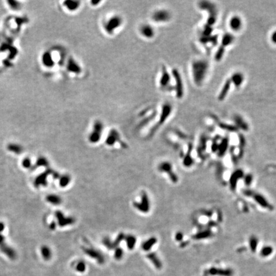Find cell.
Segmentation results:
<instances>
[{
  "mask_svg": "<svg viewBox=\"0 0 276 276\" xmlns=\"http://www.w3.org/2000/svg\"><path fill=\"white\" fill-rule=\"evenodd\" d=\"M209 70V63L203 59L195 60L191 65L192 75L196 85L201 86L204 83Z\"/></svg>",
  "mask_w": 276,
  "mask_h": 276,
  "instance_id": "obj_1",
  "label": "cell"
},
{
  "mask_svg": "<svg viewBox=\"0 0 276 276\" xmlns=\"http://www.w3.org/2000/svg\"><path fill=\"white\" fill-rule=\"evenodd\" d=\"M124 20L123 17L119 14H113L106 18L102 23L104 32L107 35L113 36L124 24Z\"/></svg>",
  "mask_w": 276,
  "mask_h": 276,
  "instance_id": "obj_2",
  "label": "cell"
},
{
  "mask_svg": "<svg viewBox=\"0 0 276 276\" xmlns=\"http://www.w3.org/2000/svg\"><path fill=\"white\" fill-rule=\"evenodd\" d=\"M172 111L173 106L169 102H165L162 104L160 113L158 115V119L150 131V136H152L160 128V127L165 124V122L169 118Z\"/></svg>",
  "mask_w": 276,
  "mask_h": 276,
  "instance_id": "obj_3",
  "label": "cell"
},
{
  "mask_svg": "<svg viewBox=\"0 0 276 276\" xmlns=\"http://www.w3.org/2000/svg\"><path fill=\"white\" fill-rule=\"evenodd\" d=\"M104 130V123L100 120H96L92 124L91 130L88 136V141L91 144H95L101 139Z\"/></svg>",
  "mask_w": 276,
  "mask_h": 276,
  "instance_id": "obj_4",
  "label": "cell"
},
{
  "mask_svg": "<svg viewBox=\"0 0 276 276\" xmlns=\"http://www.w3.org/2000/svg\"><path fill=\"white\" fill-rule=\"evenodd\" d=\"M243 193L245 196L253 198V199L256 202V203L258 204L262 208H267V209H268L269 210H272L274 209L273 206L270 204L267 199L261 194L255 193L253 191L249 189L244 190Z\"/></svg>",
  "mask_w": 276,
  "mask_h": 276,
  "instance_id": "obj_5",
  "label": "cell"
},
{
  "mask_svg": "<svg viewBox=\"0 0 276 276\" xmlns=\"http://www.w3.org/2000/svg\"><path fill=\"white\" fill-rule=\"evenodd\" d=\"M65 68L67 72L74 76L81 75L83 72V67L81 64L72 56L66 58Z\"/></svg>",
  "mask_w": 276,
  "mask_h": 276,
  "instance_id": "obj_6",
  "label": "cell"
},
{
  "mask_svg": "<svg viewBox=\"0 0 276 276\" xmlns=\"http://www.w3.org/2000/svg\"><path fill=\"white\" fill-rule=\"evenodd\" d=\"M171 75H172L175 81V85L173 89L175 91L176 97L178 99H181L183 98L184 94L183 83L182 76L179 70L176 68L173 69L171 71Z\"/></svg>",
  "mask_w": 276,
  "mask_h": 276,
  "instance_id": "obj_7",
  "label": "cell"
},
{
  "mask_svg": "<svg viewBox=\"0 0 276 276\" xmlns=\"http://www.w3.org/2000/svg\"><path fill=\"white\" fill-rule=\"evenodd\" d=\"M172 17L171 12L166 9H158L153 12L151 15V19L157 24L168 22Z\"/></svg>",
  "mask_w": 276,
  "mask_h": 276,
  "instance_id": "obj_8",
  "label": "cell"
},
{
  "mask_svg": "<svg viewBox=\"0 0 276 276\" xmlns=\"http://www.w3.org/2000/svg\"><path fill=\"white\" fill-rule=\"evenodd\" d=\"M105 143L109 146H113L116 143H119L121 147H124V148H127V144L124 141L121 140L119 132L117 130H116L115 128H112L109 132V134L105 140Z\"/></svg>",
  "mask_w": 276,
  "mask_h": 276,
  "instance_id": "obj_9",
  "label": "cell"
},
{
  "mask_svg": "<svg viewBox=\"0 0 276 276\" xmlns=\"http://www.w3.org/2000/svg\"><path fill=\"white\" fill-rule=\"evenodd\" d=\"M171 75L169 73L166 66H162L161 76L158 79V87L162 91H168L170 88Z\"/></svg>",
  "mask_w": 276,
  "mask_h": 276,
  "instance_id": "obj_10",
  "label": "cell"
},
{
  "mask_svg": "<svg viewBox=\"0 0 276 276\" xmlns=\"http://www.w3.org/2000/svg\"><path fill=\"white\" fill-rule=\"evenodd\" d=\"M134 206L136 208L139 212L143 213H148L150 210V203L148 195L146 193L143 191L141 196V201L134 202Z\"/></svg>",
  "mask_w": 276,
  "mask_h": 276,
  "instance_id": "obj_11",
  "label": "cell"
},
{
  "mask_svg": "<svg viewBox=\"0 0 276 276\" xmlns=\"http://www.w3.org/2000/svg\"><path fill=\"white\" fill-rule=\"evenodd\" d=\"M138 31L140 35L146 40H152L155 36V28L148 23H144L140 25Z\"/></svg>",
  "mask_w": 276,
  "mask_h": 276,
  "instance_id": "obj_12",
  "label": "cell"
},
{
  "mask_svg": "<svg viewBox=\"0 0 276 276\" xmlns=\"http://www.w3.org/2000/svg\"><path fill=\"white\" fill-rule=\"evenodd\" d=\"M158 169L161 172L167 173L169 176L171 181L173 183H176L179 181V178L173 171V165L169 162H162L158 165Z\"/></svg>",
  "mask_w": 276,
  "mask_h": 276,
  "instance_id": "obj_13",
  "label": "cell"
},
{
  "mask_svg": "<svg viewBox=\"0 0 276 276\" xmlns=\"http://www.w3.org/2000/svg\"><path fill=\"white\" fill-rule=\"evenodd\" d=\"M4 228V224L3 223H0V248L10 258L15 259L16 256L15 252L12 248L7 246V245L5 243V237L2 235V232L3 231Z\"/></svg>",
  "mask_w": 276,
  "mask_h": 276,
  "instance_id": "obj_14",
  "label": "cell"
},
{
  "mask_svg": "<svg viewBox=\"0 0 276 276\" xmlns=\"http://www.w3.org/2000/svg\"><path fill=\"white\" fill-rule=\"evenodd\" d=\"M244 173L242 169H237L233 173L230 179V188L232 191H236L238 182L244 177Z\"/></svg>",
  "mask_w": 276,
  "mask_h": 276,
  "instance_id": "obj_15",
  "label": "cell"
},
{
  "mask_svg": "<svg viewBox=\"0 0 276 276\" xmlns=\"http://www.w3.org/2000/svg\"><path fill=\"white\" fill-rule=\"evenodd\" d=\"M63 9L69 13H73L77 12L81 7V1H73V0H66L62 3Z\"/></svg>",
  "mask_w": 276,
  "mask_h": 276,
  "instance_id": "obj_16",
  "label": "cell"
},
{
  "mask_svg": "<svg viewBox=\"0 0 276 276\" xmlns=\"http://www.w3.org/2000/svg\"><path fill=\"white\" fill-rule=\"evenodd\" d=\"M42 62L48 69H52L56 65V61L51 51H46L42 54Z\"/></svg>",
  "mask_w": 276,
  "mask_h": 276,
  "instance_id": "obj_17",
  "label": "cell"
},
{
  "mask_svg": "<svg viewBox=\"0 0 276 276\" xmlns=\"http://www.w3.org/2000/svg\"><path fill=\"white\" fill-rule=\"evenodd\" d=\"M55 216H56L58 220L59 226L61 227L72 224L75 222L74 219L70 217H65L64 214L60 211L56 212V213H55Z\"/></svg>",
  "mask_w": 276,
  "mask_h": 276,
  "instance_id": "obj_18",
  "label": "cell"
},
{
  "mask_svg": "<svg viewBox=\"0 0 276 276\" xmlns=\"http://www.w3.org/2000/svg\"><path fill=\"white\" fill-rule=\"evenodd\" d=\"M199 7L202 10H205L209 12V17L216 18V7L214 4L209 2H201L199 3Z\"/></svg>",
  "mask_w": 276,
  "mask_h": 276,
  "instance_id": "obj_19",
  "label": "cell"
},
{
  "mask_svg": "<svg viewBox=\"0 0 276 276\" xmlns=\"http://www.w3.org/2000/svg\"><path fill=\"white\" fill-rule=\"evenodd\" d=\"M242 26L243 22L240 17L234 15L231 17L229 22V26L232 31L235 32H239L242 29Z\"/></svg>",
  "mask_w": 276,
  "mask_h": 276,
  "instance_id": "obj_20",
  "label": "cell"
},
{
  "mask_svg": "<svg viewBox=\"0 0 276 276\" xmlns=\"http://www.w3.org/2000/svg\"><path fill=\"white\" fill-rule=\"evenodd\" d=\"M231 82L230 81V78L227 79L226 81L224 83V84L223 86V88H222L221 90H220V93L218 95L217 99L219 101H223L226 99V96L228 95V94L229 93V91L231 88Z\"/></svg>",
  "mask_w": 276,
  "mask_h": 276,
  "instance_id": "obj_21",
  "label": "cell"
},
{
  "mask_svg": "<svg viewBox=\"0 0 276 276\" xmlns=\"http://www.w3.org/2000/svg\"><path fill=\"white\" fill-rule=\"evenodd\" d=\"M231 84H233L236 88H240L244 81V76L241 72H235L230 77Z\"/></svg>",
  "mask_w": 276,
  "mask_h": 276,
  "instance_id": "obj_22",
  "label": "cell"
},
{
  "mask_svg": "<svg viewBox=\"0 0 276 276\" xmlns=\"http://www.w3.org/2000/svg\"><path fill=\"white\" fill-rule=\"evenodd\" d=\"M53 171L52 170H48L46 173H42L37 178H36L35 181V186L36 187L39 186H46L47 185V177L49 174H53Z\"/></svg>",
  "mask_w": 276,
  "mask_h": 276,
  "instance_id": "obj_23",
  "label": "cell"
},
{
  "mask_svg": "<svg viewBox=\"0 0 276 276\" xmlns=\"http://www.w3.org/2000/svg\"><path fill=\"white\" fill-rule=\"evenodd\" d=\"M233 120L236 124L235 127L237 128H240V129L244 131H247L249 130V126L247 124L241 116L238 114L235 115L233 116Z\"/></svg>",
  "mask_w": 276,
  "mask_h": 276,
  "instance_id": "obj_24",
  "label": "cell"
},
{
  "mask_svg": "<svg viewBox=\"0 0 276 276\" xmlns=\"http://www.w3.org/2000/svg\"><path fill=\"white\" fill-rule=\"evenodd\" d=\"M235 40V36L233 35L231 33H226L223 36L221 40V44L220 46L222 47L226 48L228 46H230L233 44V42Z\"/></svg>",
  "mask_w": 276,
  "mask_h": 276,
  "instance_id": "obj_25",
  "label": "cell"
},
{
  "mask_svg": "<svg viewBox=\"0 0 276 276\" xmlns=\"http://www.w3.org/2000/svg\"><path fill=\"white\" fill-rule=\"evenodd\" d=\"M228 143H229V140L228 139L226 138L222 140V141L220 142V143L218 147V155L219 156H223L226 151L228 149Z\"/></svg>",
  "mask_w": 276,
  "mask_h": 276,
  "instance_id": "obj_26",
  "label": "cell"
},
{
  "mask_svg": "<svg viewBox=\"0 0 276 276\" xmlns=\"http://www.w3.org/2000/svg\"><path fill=\"white\" fill-rule=\"evenodd\" d=\"M84 252L89 254L91 257H95V258H97L100 261H103V257L101 255V254L98 252V251L94 248H88V247H85L83 249Z\"/></svg>",
  "mask_w": 276,
  "mask_h": 276,
  "instance_id": "obj_27",
  "label": "cell"
},
{
  "mask_svg": "<svg viewBox=\"0 0 276 276\" xmlns=\"http://www.w3.org/2000/svg\"><path fill=\"white\" fill-rule=\"evenodd\" d=\"M157 239L155 237H151L142 244L141 247L143 249L146 251L149 250L157 243Z\"/></svg>",
  "mask_w": 276,
  "mask_h": 276,
  "instance_id": "obj_28",
  "label": "cell"
},
{
  "mask_svg": "<svg viewBox=\"0 0 276 276\" xmlns=\"http://www.w3.org/2000/svg\"><path fill=\"white\" fill-rule=\"evenodd\" d=\"M46 200L54 205H58L61 203V199L59 196L54 195V194H50L48 195L46 197Z\"/></svg>",
  "mask_w": 276,
  "mask_h": 276,
  "instance_id": "obj_29",
  "label": "cell"
},
{
  "mask_svg": "<svg viewBox=\"0 0 276 276\" xmlns=\"http://www.w3.org/2000/svg\"><path fill=\"white\" fill-rule=\"evenodd\" d=\"M125 240L127 244V246L129 249H132L134 248L135 245L136 243V238L133 235H128L127 237H125Z\"/></svg>",
  "mask_w": 276,
  "mask_h": 276,
  "instance_id": "obj_30",
  "label": "cell"
},
{
  "mask_svg": "<svg viewBox=\"0 0 276 276\" xmlns=\"http://www.w3.org/2000/svg\"><path fill=\"white\" fill-rule=\"evenodd\" d=\"M192 150V145H189V150L187 153L186 156L183 159V165H185L186 166L189 167L191 166V165L193 164V158L191 156V152Z\"/></svg>",
  "mask_w": 276,
  "mask_h": 276,
  "instance_id": "obj_31",
  "label": "cell"
},
{
  "mask_svg": "<svg viewBox=\"0 0 276 276\" xmlns=\"http://www.w3.org/2000/svg\"><path fill=\"white\" fill-rule=\"evenodd\" d=\"M212 235V233L209 230H205L203 231H200L197 234H196L193 238L196 240H200V239H204L210 237Z\"/></svg>",
  "mask_w": 276,
  "mask_h": 276,
  "instance_id": "obj_32",
  "label": "cell"
},
{
  "mask_svg": "<svg viewBox=\"0 0 276 276\" xmlns=\"http://www.w3.org/2000/svg\"><path fill=\"white\" fill-rule=\"evenodd\" d=\"M216 121H217L218 125L219 127H221V128H223V129H224V130L228 131H231V132H234V131H237V129H238V128L235 126H233V125H230V124H224V123L219 121L217 120H216Z\"/></svg>",
  "mask_w": 276,
  "mask_h": 276,
  "instance_id": "obj_33",
  "label": "cell"
},
{
  "mask_svg": "<svg viewBox=\"0 0 276 276\" xmlns=\"http://www.w3.org/2000/svg\"><path fill=\"white\" fill-rule=\"evenodd\" d=\"M41 253L44 260H49L51 257L52 253L51 249L47 246H42L41 248Z\"/></svg>",
  "mask_w": 276,
  "mask_h": 276,
  "instance_id": "obj_34",
  "label": "cell"
},
{
  "mask_svg": "<svg viewBox=\"0 0 276 276\" xmlns=\"http://www.w3.org/2000/svg\"><path fill=\"white\" fill-rule=\"evenodd\" d=\"M148 257L151 260V261L155 265L157 268H161L162 267L161 262L158 258V257L155 253H151L148 255Z\"/></svg>",
  "mask_w": 276,
  "mask_h": 276,
  "instance_id": "obj_35",
  "label": "cell"
},
{
  "mask_svg": "<svg viewBox=\"0 0 276 276\" xmlns=\"http://www.w3.org/2000/svg\"><path fill=\"white\" fill-rule=\"evenodd\" d=\"M71 179L69 175H65L61 176L60 179V186L62 187H65L67 186L70 182Z\"/></svg>",
  "mask_w": 276,
  "mask_h": 276,
  "instance_id": "obj_36",
  "label": "cell"
},
{
  "mask_svg": "<svg viewBox=\"0 0 276 276\" xmlns=\"http://www.w3.org/2000/svg\"><path fill=\"white\" fill-rule=\"evenodd\" d=\"M272 253H273L272 247L269 246V245H267V246H265L262 248L260 254L263 257H267L272 254Z\"/></svg>",
  "mask_w": 276,
  "mask_h": 276,
  "instance_id": "obj_37",
  "label": "cell"
},
{
  "mask_svg": "<svg viewBox=\"0 0 276 276\" xmlns=\"http://www.w3.org/2000/svg\"><path fill=\"white\" fill-rule=\"evenodd\" d=\"M225 49L226 48L222 47L221 46H220V47L218 48L216 54H215V59H216L217 61H219L222 60L225 53Z\"/></svg>",
  "mask_w": 276,
  "mask_h": 276,
  "instance_id": "obj_38",
  "label": "cell"
},
{
  "mask_svg": "<svg viewBox=\"0 0 276 276\" xmlns=\"http://www.w3.org/2000/svg\"><path fill=\"white\" fill-rule=\"evenodd\" d=\"M8 149L12 152H14L16 154H19L22 151V148L18 145L10 144L8 146Z\"/></svg>",
  "mask_w": 276,
  "mask_h": 276,
  "instance_id": "obj_39",
  "label": "cell"
},
{
  "mask_svg": "<svg viewBox=\"0 0 276 276\" xmlns=\"http://www.w3.org/2000/svg\"><path fill=\"white\" fill-rule=\"evenodd\" d=\"M257 243H258V240H257V238L256 237L252 236L251 237H250L249 245L251 249V250H252L253 252H255V250H256V248L257 246Z\"/></svg>",
  "mask_w": 276,
  "mask_h": 276,
  "instance_id": "obj_40",
  "label": "cell"
},
{
  "mask_svg": "<svg viewBox=\"0 0 276 276\" xmlns=\"http://www.w3.org/2000/svg\"><path fill=\"white\" fill-rule=\"evenodd\" d=\"M48 161L47 159L44 157H40L36 161V167H39V166H47L48 165Z\"/></svg>",
  "mask_w": 276,
  "mask_h": 276,
  "instance_id": "obj_41",
  "label": "cell"
},
{
  "mask_svg": "<svg viewBox=\"0 0 276 276\" xmlns=\"http://www.w3.org/2000/svg\"><path fill=\"white\" fill-rule=\"evenodd\" d=\"M86 269V265L85 263L83 261H80L77 263V264L76 265V270L78 272H83Z\"/></svg>",
  "mask_w": 276,
  "mask_h": 276,
  "instance_id": "obj_42",
  "label": "cell"
},
{
  "mask_svg": "<svg viewBox=\"0 0 276 276\" xmlns=\"http://www.w3.org/2000/svg\"><path fill=\"white\" fill-rule=\"evenodd\" d=\"M124 254V251L122 250V249L120 247H118L117 249H116L115 253H114V257H116V259L120 260L122 257V256Z\"/></svg>",
  "mask_w": 276,
  "mask_h": 276,
  "instance_id": "obj_43",
  "label": "cell"
},
{
  "mask_svg": "<svg viewBox=\"0 0 276 276\" xmlns=\"http://www.w3.org/2000/svg\"><path fill=\"white\" fill-rule=\"evenodd\" d=\"M22 165L26 168H29L32 165V162L29 158H25L22 161Z\"/></svg>",
  "mask_w": 276,
  "mask_h": 276,
  "instance_id": "obj_44",
  "label": "cell"
},
{
  "mask_svg": "<svg viewBox=\"0 0 276 276\" xmlns=\"http://www.w3.org/2000/svg\"><path fill=\"white\" fill-rule=\"evenodd\" d=\"M245 183L246 184L247 186H250L251 183H252L253 182V176L251 175H247L245 176Z\"/></svg>",
  "mask_w": 276,
  "mask_h": 276,
  "instance_id": "obj_45",
  "label": "cell"
},
{
  "mask_svg": "<svg viewBox=\"0 0 276 276\" xmlns=\"http://www.w3.org/2000/svg\"><path fill=\"white\" fill-rule=\"evenodd\" d=\"M9 5H10V7L12 9L17 10L19 8V3H18L17 2H15V1H9Z\"/></svg>",
  "mask_w": 276,
  "mask_h": 276,
  "instance_id": "obj_46",
  "label": "cell"
},
{
  "mask_svg": "<svg viewBox=\"0 0 276 276\" xmlns=\"http://www.w3.org/2000/svg\"><path fill=\"white\" fill-rule=\"evenodd\" d=\"M183 234L181 232H178L175 235V239L177 241H181L183 239Z\"/></svg>",
  "mask_w": 276,
  "mask_h": 276,
  "instance_id": "obj_47",
  "label": "cell"
},
{
  "mask_svg": "<svg viewBox=\"0 0 276 276\" xmlns=\"http://www.w3.org/2000/svg\"><path fill=\"white\" fill-rule=\"evenodd\" d=\"M271 40L274 44H276V30L272 33L271 36Z\"/></svg>",
  "mask_w": 276,
  "mask_h": 276,
  "instance_id": "obj_48",
  "label": "cell"
},
{
  "mask_svg": "<svg viewBox=\"0 0 276 276\" xmlns=\"http://www.w3.org/2000/svg\"><path fill=\"white\" fill-rule=\"evenodd\" d=\"M101 3H102L101 1H91L90 5L92 7H97V6H99V5Z\"/></svg>",
  "mask_w": 276,
  "mask_h": 276,
  "instance_id": "obj_49",
  "label": "cell"
},
{
  "mask_svg": "<svg viewBox=\"0 0 276 276\" xmlns=\"http://www.w3.org/2000/svg\"><path fill=\"white\" fill-rule=\"evenodd\" d=\"M50 228L51 230H54L55 228H56V223H55V222H52L51 224H50Z\"/></svg>",
  "mask_w": 276,
  "mask_h": 276,
  "instance_id": "obj_50",
  "label": "cell"
}]
</instances>
